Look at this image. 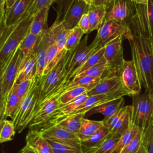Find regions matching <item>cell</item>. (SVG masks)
<instances>
[{
    "label": "cell",
    "instance_id": "1",
    "mask_svg": "<svg viewBox=\"0 0 153 153\" xmlns=\"http://www.w3.org/2000/svg\"><path fill=\"white\" fill-rule=\"evenodd\" d=\"M127 38L130 45L132 60L141 85L146 91L153 88V37L143 33L130 23Z\"/></svg>",
    "mask_w": 153,
    "mask_h": 153
},
{
    "label": "cell",
    "instance_id": "2",
    "mask_svg": "<svg viewBox=\"0 0 153 153\" xmlns=\"http://www.w3.org/2000/svg\"><path fill=\"white\" fill-rule=\"evenodd\" d=\"M33 17L28 10L14 25L5 27L4 24H1L0 72L5 68L20 43L29 32Z\"/></svg>",
    "mask_w": 153,
    "mask_h": 153
},
{
    "label": "cell",
    "instance_id": "3",
    "mask_svg": "<svg viewBox=\"0 0 153 153\" xmlns=\"http://www.w3.org/2000/svg\"><path fill=\"white\" fill-rule=\"evenodd\" d=\"M68 53L69 51L50 72L42 76L37 109L55 94L62 91L65 86L69 82L67 78L66 69Z\"/></svg>",
    "mask_w": 153,
    "mask_h": 153
},
{
    "label": "cell",
    "instance_id": "4",
    "mask_svg": "<svg viewBox=\"0 0 153 153\" xmlns=\"http://www.w3.org/2000/svg\"><path fill=\"white\" fill-rule=\"evenodd\" d=\"M42 76L35 78L30 90L21 101L17 110L11 119L15 126L16 130L19 133L22 132L30 125L34 117L39 97Z\"/></svg>",
    "mask_w": 153,
    "mask_h": 153
},
{
    "label": "cell",
    "instance_id": "5",
    "mask_svg": "<svg viewBox=\"0 0 153 153\" xmlns=\"http://www.w3.org/2000/svg\"><path fill=\"white\" fill-rule=\"evenodd\" d=\"M131 123L142 132L153 124V103L149 93L132 96Z\"/></svg>",
    "mask_w": 153,
    "mask_h": 153
},
{
    "label": "cell",
    "instance_id": "6",
    "mask_svg": "<svg viewBox=\"0 0 153 153\" xmlns=\"http://www.w3.org/2000/svg\"><path fill=\"white\" fill-rule=\"evenodd\" d=\"M87 41L88 36L86 35L75 48L69 51L66 64L67 78L69 81L76 75L79 69L88 57L101 48L95 39L90 45H87Z\"/></svg>",
    "mask_w": 153,
    "mask_h": 153
},
{
    "label": "cell",
    "instance_id": "7",
    "mask_svg": "<svg viewBox=\"0 0 153 153\" xmlns=\"http://www.w3.org/2000/svg\"><path fill=\"white\" fill-rule=\"evenodd\" d=\"M58 11L57 18L62 16L61 22L65 27L71 30L78 26L83 14L87 13L90 5L84 0H62Z\"/></svg>",
    "mask_w": 153,
    "mask_h": 153
},
{
    "label": "cell",
    "instance_id": "8",
    "mask_svg": "<svg viewBox=\"0 0 153 153\" xmlns=\"http://www.w3.org/2000/svg\"><path fill=\"white\" fill-rule=\"evenodd\" d=\"M124 35H121L106 45L105 57L106 60L107 70L103 78L121 76L122 67L124 59L122 41Z\"/></svg>",
    "mask_w": 153,
    "mask_h": 153
},
{
    "label": "cell",
    "instance_id": "9",
    "mask_svg": "<svg viewBox=\"0 0 153 153\" xmlns=\"http://www.w3.org/2000/svg\"><path fill=\"white\" fill-rule=\"evenodd\" d=\"M22 53L19 48L2 71L0 72V97L4 100L13 88L20 71Z\"/></svg>",
    "mask_w": 153,
    "mask_h": 153
},
{
    "label": "cell",
    "instance_id": "10",
    "mask_svg": "<svg viewBox=\"0 0 153 153\" xmlns=\"http://www.w3.org/2000/svg\"><path fill=\"white\" fill-rule=\"evenodd\" d=\"M130 32V27H126L114 20H105L97 29L94 39L100 47L108 45L112 41L121 35L127 38Z\"/></svg>",
    "mask_w": 153,
    "mask_h": 153
},
{
    "label": "cell",
    "instance_id": "11",
    "mask_svg": "<svg viewBox=\"0 0 153 153\" xmlns=\"http://www.w3.org/2000/svg\"><path fill=\"white\" fill-rule=\"evenodd\" d=\"M135 13L130 23L146 35L153 37V0L146 4L134 3Z\"/></svg>",
    "mask_w": 153,
    "mask_h": 153
},
{
    "label": "cell",
    "instance_id": "12",
    "mask_svg": "<svg viewBox=\"0 0 153 153\" xmlns=\"http://www.w3.org/2000/svg\"><path fill=\"white\" fill-rule=\"evenodd\" d=\"M134 13V2L132 0H114L111 8L107 11L105 20H114L125 27H129Z\"/></svg>",
    "mask_w": 153,
    "mask_h": 153
},
{
    "label": "cell",
    "instance_id": "13",
    "mask_svg": "<svg viewBox=\"0 0 153 153\" xmlns=\"http://www.w3.org/2000/svg\"><path fill=\"white\" fill-rule=\"evenodd\" d=\"M131 105L124 106L109 119L103 120L109 130L110 135H122L124 133L131 124Z\"/></svg>",
    "mask_w": 153,
    "mask_h": 153
},
{
    "label": "cell",
    "instance_id": "14",
    "mask_svg": "<svg viewBox=\"0 0 153 153\" xmlns=\"http://www.w3.org/2000/svg\"><path fill=\"white\" fill-rule=\"evenodd\" d=\"M121 79L124 88L130 96L140 94L142 85L133 60H124L121 73Z\"/></svg>",
    "mask_w": 153,
    "mask_h": 153
},
{
    "label": "cell",
    "instance_id": "15",
    "mask_svg": "<svg viewBox=\"0 0 153 153\" xmlns=\"http://www.w3.org/2000/svg\"><path fill=\"white\" fill-rule=\"evenodd\" d=\"M120 93L124 96H130L129 93L124 88L121 76L102 78L99 82L87 91L88 96L96 94H110Z\"/></svg>",
    "mask_w": 153,
    "mask_h": 153
},
{
    "label": "cell",
    "instance_id": "16",
    "mask_svg": "<svg viewBox=\"0 0 153 153\" xmlns=\"http://www.w3.org/2000/svg\"><path fill=\"white\" fill-rule=\"evenodd\" d=\"M35 0H17L13 5L5 11L4 17L0 19L1 24L11 27L17 23L29 10Z\"/></svg>",
    "mask_w": 153,
    "mask_h": 153
},
{
    "label": "cell",
    "instance_id": "17",
    "mask_svg": "<svg viewBox=\"0 0 153 153\" xmlns=\"http://www.w3.org/2000/svg\"><path fill=\"white\" fill-rule=\"evenodd\" d=\"M62 91L55 94L36 109L34 117L29 125L31 128L35 126L41 127L49 120L53 112L59 105L58 97Z\"/></svg>",
    "mask_w": 153,
    "mask_h": 153
},
{
    "label": "cell",
    "instance_id": "18",
    "mask_svg": "<svg viewBox=\"0 0 153 153\" xmlns=\"http://www.w3.org/2000/svg\"><path fill=\"white\" fill-rule=\"evenodd\" d=\"M123 96L124 95L120 93H115V94H96V95L90 96L88 97L87 100L84 103H82L79 106H78L73 112L69 114L68 115L62 116L60 117L78 116V115L85 116L86 114L92 108L100 104H102L105 102L110 101L115 99L121 97ZM58 118H60V117H58Z\"/></svg>",
    "mask_w": 153,
    "mask_h": 153
},
{
    "label": "cell",
    "instance_id": "19",
    "mask_svg": "<svg viewBox=\"0 0 153 153\" xmlns=\"http://www.w3.org/2000/svg\"><path fill=\"white\" fill-rule=\"evenodd\" d=\"M53 41H54L50 35L48 29L44 31L39 38L34 50L36 57V76L37 77H41L43 75V72L46 66L47 50Z\"/></svg>",
    "mask_w": 153,
    "mask_h": 153
},
{
    "label": "cell",
    "instance_id": "20",
    "mask_svg": "<svg viewBox=\"0 0 153 153\" xmlns=\"http://www.w3.org/2000/svg\"><path fill=\"white\" fill-rule=\"evenodd\" d=\"M39 131L46 139L75 143H81V142L77 134L54 126L44 125L41 126Z\"/></svg>",
    "mask_w": 153,
    "mask_h": 153
},
{
    "label": "cell",
    "instance_id": "21",
    "mask_svg": "<svg viewBox=\"0 0 153 153\" xmlns=\"http://www.w3.org/2000/svg\"><path fill=\"white\" fill-rule=\"evenodd\" d=\"M20 103V100L17 94L16 87L14 85L7 97L0 101V122L7 120L8 117L12 119Z\"/></svg>",
    "mask_w": 153,
    "mask_h": 153
},
{
    "label": "cell",
    "instance_id": "22",
    "mask_svg": "<svg viewBox=\"0 0 153 153\" xmlns=\"http://www.w3.org/2000/svg\"><path fill=\"white\" fill-rule=\"evenodd\" d=\"M26 143L38 153H54L50 143L42 136L38 130L30 129L27 132Z\"/></svg>",
    "mask_w": 153,
    "mask_h": 153
},
{
    "label": "cell",
    "instance_id": "23",
    "mask_svg": "<svg viewBox=\"0 0 153 153\" xmlns=\"http://www.w3.org/2000/svg\"><path fill=\"white\" fill-rule=\"evenodd\" d=\"M124 105L123 97L111 100L110 101L100 104L90 109L86 115H90L100 113L104 116L103 121H106L117 114Z\"/></svg>",
    "mask_w": 153,
    "mask_h": 153
},
{
    "label": "cell",
    "instance_id": "24",
    "mask_svg": "<svg viewBox=\"0 0 153 153\" xmlns=\"http://www.w3.org/2000/svg\"><path fill=\"white\" fill-rule=\"evenodd\" d=\"M84 117V115H78L50 119L44 125L54 126L78 134L81 120Z\"/></svg>",
    "mask_w": 153,
    "mask_h": 153
},
{
    "label": "cell",
    "instance_id": "25",
    "mask_svg": "<svg viewBox=\"0 0 153 153\" xmlns=\"http://www.w3.org/2000/svg\"><path fill=\"white\" fill-rule=\"evenodd\" d=\"M70 32L71 30L66 29L61 22L56 20L48 29L50 35L56 43L59 50L65 48L66 43Z\"/></svg>",
    "mask_w": 153,
    "mask_h": 153
},
{
    "label": "cell",
    "instance_id": "26",
    "mask_svg": "<svg viewBox=\"0 0 153 153\" xmlns=\"http://www.w3.org/2000/svg\"><path fill=\"white\" fill-rule=\"evenodd\" d=\"M50 6L45 7L33 16L29 32L34 35L40 36L49 28L47 26V18Z\"/></svg>",
    "mask_w": 153,
    "mask_h": 153
},
{
    "label": "cell",
    "instance_id": "27",
    "mask_svg": "<svg viewBox=\"0 0 153 153\" xmlns=\"http://www.w3.org/2000/svg\"><path fill=\"white\" fill-rule=\"evenodd\" d=\"M39 36H40L34 35L29 32L20 43L19 48L22 53V60L20 68L33 54Z\"/></svg>",
    "mask_w": 153,
    "mask_h": 153
},
{
    "label": "cell",
    "instance_id": "28",
    "mask_svg": "<svg viewBox=\"0 0 153 153\" xmlns=\"http://www.w3.org/2000/svg\"><path fill=\"white\" fill-rule=\"evenodd\" d=\"M104 126L105 124L103 120L94 121L84 117L81 120L78 136L81 141L86 140Z\"/></svg>",
    "mask_w": 153,
    "mask_h": 153
},
{
    "label": "cell",
    "instance_id": "29",
    "mask_svg": "<svg viewBox=\"0 0 153 153\" xmlns=\"http://www.w3.org/2000/svg\"><path fill=\"white\" fill-rule=\"evenodd\" d=\"M90 21V29L88 33L94 30L98 29L105 20L107 11L104 7L90 5L88 11Z\"/></svg>",
    "mask_w": 153,
    "mask_h": 153
},
{
    "label": "cell",
    "instance_id": "30",
    "mask_svg": "<svg viewBox=\"0 0 153 153\" xmlns=\"http://www.w3.org/2000/svg\"><path fill=\"white\" fill-rule=\"evenodd\" d=\"M36 74V57L35 54L30 56L25 65L20 69L16 84H19L23 81L27 79H33Z\"/></svg>",
    "mask_w": 153,
    "mask_h": 153
},
{
    "label": "cell",
    "instance_id": "31",
    "mask_svg": "<svg viewBox=\"0 0 153 153\" xmlns=\"http://www.w3.org/2000/svg\"><path fill=\"white\" fill-rule=\"evenodd\" d=\"M109 134L108 128L104 126L91 137L81 142L84 151H93L96 149Z\"/></svg>",
    "mask_w": 153,
    "mask_h": 153
},
{
    "label": "cell",
    "instance_id": "32",
    "mask_svg": "<svg viewBox=\"0 0 153 153\" xmlns=\"http://www.w3.org/2000/svg\"><path fill=\"white\" fill-rule=\"evenodd\" d=\"M88 97V96L87 94V92H85L82 94L80 95L79 96H78V97H76V99L71 101L70 102L59 106L53 112L51 117L50 119L58 118L68 115L69 114L71 113L74 110H75L82 103H84L87 100Z\"/></svg>",
    "mask_w": 153,
    "mask_h": 153
},
{
    "label": "cell",
    "instance_id": "33",
    "mask_svg": "<svg viewBox=\"0 0 153 153\" xmlns=\"http://www.w3.org/2000/svg\"><path fill=\"white\" fill-rule=\"evenodd\" d=\"M101 79L102 78H93L90 76L74 77L65 86L63 90L78 87H85L89 90L96 86Z\"/></svg>",
    "mask_w": 153,
    "mask_h": 153
},
{
    "label": "cell",
    "instance_id": "34",
    "mask_svg": "<svg viewBox=\"0 0 153 153\" xmlns=\"http://www.w3.org/2000/svg\"><path fill=\"white\" fill-rule=\"evenodd\" d=\"M106 46V45L101 47L98 50L96 51L92 55H91L87 60L85 63L79 69L76 75L93 66L102 64H106V60L105 57Z\"/></svg>",
    "mask_w": 153,
    "mask_h": 153
},
{
    "label": "cell",
    "instance_id": "35",
    "mask_svg": "<svg viewBox=\"0 0 153 153\" xmlns=\"http://www.w3.org/2000/svg\"><path fill=\"white\" fill-rule=\"evenodd\" d=\"M121 136V134L110 135L109 134L106 138L96 149L93 151H91L93 153H113Z\"/></svg>",
    "mask_w": 153,
    "mask_h": 153
},
{
    "label": "cell",
    "instance_id": "36",
    "mask_svg": "<svg viewBox=\"0 0 153 153\" xmlns=\"http://www.w3.org/2000/svg\"><path fill=\"white\" fill-rule=\"evenodd\" d=\"M88 91V90L87 88L82 87H75L67 90H63L58 97V102L59 104V106L70 102Z\"/></svg>",
    "mask_w": 153,
    "mask_h": 153
},
{
    "label": "cell",
    "instance_id": "37",
    "mask_svg": "<svg viewBox=\"0 0 153 153\" xmlns=\"http://www.w3.org/2000/svg\"><path fill=\"white\" fill-rule=\"evenodd\" d=\"M139 131L140 129L131 123L129 127L121 135L117 146L114 150L113 153H119V152L124 146H126L131 141V140L136 136Z\"/></svg>",
    "mask_w": 153,
    "mask_h": 153
},
{
    "label": "cell",
    "instance_id": "38",
    "mask_svg": "<svg viewBox=\"0 0 153 153\" xmlns=\"http://www.w3.org/2000/svg\"><path fill=\"white\" fill-rule=\"evenodd\" d=\"M0 142L3 143L13 140L16 132L15 126L13 121L5 120L0 122Z\"/></svg>",
    "mask_w": 153,
    "mask_h": 153
},
{
    "label": "cell",
    "instance_id": "39",
    "mask_svg": "<svg viewBox=\"0 0 153 153\" xmlns=\"http://www.w3.org/2000/svg\"><path fill=\"white\" fill-rule=\"evenodd\" d=\"M84 34V32L78 26L71 29L67 39L65 48L68 51H71L75 48L80 43Z\"/></svg>",
    "mask_w": 153,
    "mask_h": 153
},
{
    "label": "cell",
    "instance_id": "40",
    "mask_svg": "<svg viewBox=\"0 0 153 153\" xmlns=\"http://www.w3.org/2000/svg\"><path fill=\"white\" fill-rule=\"evenodd\" d=\"M142 131L140 130L131 141L124 146L119 153H137L142 145Z\"/></svg>",
    "mask_w": 153,
    "mask_h": 153
},
{
    "label": "cell",
    "instance_id": "41",
    "mask_svg": "<svg viewBox=\"0 0 153 153\" xmlns=\"http://www.w3.org/2000/svg\"><path fill=\"white\" fill-rule=\"evenodd\" d=\"M107 70L106 64L99 65L75 75L74 77L90 76L93 78H103Z\"/></svg>",
    "mask_w": 153,
    "mask_h": 153
},
{
    "label": "cell",
    "instance_id": "42",
    "mask_svg": "<svg viewBox=\"0 0 153 153\" xmlns=\"http://www.w3.org/2000/svg\"><path fill=\"white\" fill-rule=\"evenodd\" d=\"M142 133V146L148 153H153V124Z\"/></svg>",
    "mask_w": 153,
    "mask_h": 153
},
{
    "label": "cell",
    "instance_id": "43",
    "mask_svg": "<svg viewBox=\"0 0 153 153\" xmlns=\"http://www.w3.org/2000/svg\"><path fill=\"white\" fill-rule=\"evenodd\" d=\"M34 79L35 78L33 79H27L22 81L19 84H14L16 87L17 94L20 100V102L30 90L33 84Z\"/></svg>",
    "mask_w": 153,
    "mask_h": 153
},
{
    "label": "cell",
    "instance_id": "44",
    "mask_svg": "<svg viewBox=\"0 0 153 153\" xmlns=\"http://www.w3.org/2000/svg\"><path fill=\"white\" fill-rule=\"evenodd\" d=\"M51 4V0H35L29 10V13L33 16L39 10Z\"/></svg>",
    "mask_w": 153,
    "mask_h": 153
},
{
    "label": "cell",
    "instance_id": "45",
    "mask_svg": "<svg viewBox=\"0 0 153 153\" xmlns=\"http://www.w3.org/2000/svg\"><path fill=\"white\" fill-rule=\"evenodd\" d=\"M68 51L66 48L62 50H59V51L58 52V53L57 54L56 57L53 59V60L48 65H47L45 66V68L44 70V72H43V75H45L49 72H50L56 66V65L59 62L60 59L65 56V54H66L67 53Z\"/></svg>",
    "mask_w": 153,
    "mask_h": 153
},
{
    "label": "cell",
    "instance_id": "46",
    "mask_svg": "<svg viewBox=\"0 0 153 153\" xmlns=\"http://www.w3.org/2000/svg\"><path fill=\"white\" fill-rule=\"evenodd\" d=\"M59 51V48L55 42L53 41L48 47L46 52V66L48 65L56 57Z\"/></svg>",
    "mask_w": 153,
    "mask_h": 153
},
{
    "label": "cell",
    "instance_id": "47",
    "mask_svg": "<svg viewBox=\"0 0 153 153\" xmlns=\"http://www.w3.org/2000/svg\"><path fill=\"white\" fill-rule=\"evenodd\" d=\"M78 26L84 32V33H88L90 29V21L88 13H85L82 15L78 22Z\"/></svg>",
    "mask_w": 153,
    "mask_h": 153
},
{
    "label": "cell",
    "instance_id": "48",
    "mask_svg": "<svg viewBox=\"0 0 153 153\" xmlns=\"http://www.w3.org/2000/svg\"><path fill=\"white\" fill-rule=\"evenodd\" d=\"M114 0H93L92 5L94 6L104 7L108 11L112 7Z\"/></svg>",
    "mask_w": 153,
    "mask_h": 153
},
{
    "label": "cell",
    "instance_id": "49",
    "mask_svg": "<svg viewBox=\"0 0 153 153\" xmlns=\"http://www.w3.org/2000/svg\"><path fill=\"white\" fill-rule=\"evenodd\" d=\"M18 153H38L33 148L26 144V145Z\"/></svg>",
    "mask_w": 153,
    "mask_h": 153
},
{
    "label": "cell",
    "instance_id": "50",
    "mask_svg": "<svg viewBox=\"0 0 153 153\" xmlns=\"http://www.w3.org/2000/svg\"><path fill=\"white\" fill-rule=\"evenodd\" d=\"M16 1H17V0H6L5 10L10 8Z\"/></svg>",
    "mask_w": 153,
    "mask_h": 153
},
{
    "label": "cell",
    "instance_id": "51",
    "mask_svg": "<svg viewBox=\"0 0 153 153\" xmlns=\"http://www.w3.org/2000/svg\"><path fill=\"white\" fill-rule=\"evenodd\" d=\"M135 4H146L148 2V0H132Z\"/></svg>",
    "mask_w": 153,
    "mask_h": 153
},
{
    "label": "cell",
    "instance_id": "52",
    "mask_svg": "<svg viewBox=\"0 0 153 153\" xmlns=\"http://www.w3.org/2000/svg\"><path fill=\"white\" fill-rule=\"evenodd\" d=\"M137 153H148V152H147L146 150L145 149V148L142 145V146H141L140 150L139 151V152Z\"/></svg>",
    "mask_w": 153,
    "mask_h": 153
},
{
    "label": "cell",
    "instance_id": "53",
    "mask_svg": "<svg viewBox=\"0 0 153 153\" xmlns=\"http://www.w3.org/2000/svg\"><path fill=\"white\" fill-rule=\"evenodd\" d=\"M86 4H87L89 5H91L93 3V0H84Z\"/></svg>",
    "mask_w": 153,
    "mask_h": 153
},
{
    "label": "cell",
    "instance_id": "54",
    "mask_svg": "<svg viewBox=\"0 0 153 153\" xmlns=\"http://www.w3.org/2000/svg\"><path fill=\"white\" fill-rule=\"evenodd\" d=\"M149 94H150V96H151V99H152V103H153V88H152L151 90H150V91H149Z\"/></svg>",
    "mask_w": 153,
    "mask_h": 153
},
{
    "label": "cell",
    "instance_id": "55",
    "mask_svg": "<svg viewBox=\"0 0 153 153\" xmlns=\"http://www.w3.org/2000/svg\"><path fill=\"white\" fill-rule=\"evenodd\" d=\"M84 151V153H93V152H91V151Z\"/></svg>",
    "mask_w": 153,
    "mask_h": 153
},
{
    "label": "cell",
    "instance_id": "56",
    "mask_svg": "<svg viewBox=\"0 0 153 153\" xmlns=\"http://www.w3.org/2000/svg\"><path fill=\"white\" fill-rule=\"evenodd\" d=\"M59 1V0H51L52 4H53V3H54V2H56V1Z\"/></svg>",
    "mask_w": 153,
    "mask_h": 153
}]
</instances>
